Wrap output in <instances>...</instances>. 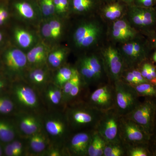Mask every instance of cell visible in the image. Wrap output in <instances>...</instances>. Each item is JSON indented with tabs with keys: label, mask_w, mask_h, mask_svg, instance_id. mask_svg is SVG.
Segmentation results:
<instances>
[{
	"label": "cell",
	"mask_w": 156,
	"mask_h": 156,
	"mask_svg": "<svg viewBox=\"0 0 156 156\" xmlns=\"http://www.w3.org/2000/svg\"><path fill=\"white\" fill-rule=\"evenodd\" d=\"M64 112L73 133L95 130L105 112L90 106L86 101H80L67 105Z\"/></svg>",
	"instance_id": "6da1fadb"
},
{
	"label": "cell",
	"mask_w": 156,
	"mask_h": 156,
	"mask_svg": "<svg viewBox=\"0 0 156 156\" xmlns=\"http://www.w3.org/2000/svg\"><path fill=\"white\" fill-rule=\"evenodd\" d=\"M12 92L18 111L43 114L47 110L40 92L23 80L14 81Z\"/></svg>",
	"instance_id": "7a4b0ae2"
},
{
	"label": "cell",
	"mask_w": 156,
	"mask_h": 156,
	"mask_svg": "<svg viewBox=\"0 0 156 156\" xmlns=\"http://www.w3.org/2000/svg\"><path fill=\"white\" fill-rule=\"evenodd\" d=\"M43 127L51 144L63 147L72 132L64 111L48 110L42 114Z\"/></svg>",
	"instance_id": "3957f363"
},
{
	"label": "cell",
	"mask_w": 156,
	"mask_h": 156,
	"mask_svg": "<svg viewBox=\"0 0 156 156\" xmlns=\"http://www.w3.org/2000/svg\"><path fill=\"white\" fill-rule=\"evenodd\" d=\"M115 109L123 116L132 111L140 103L139 95L132 85L120 80L115 82Z\"/></svg>",
	"instance_id": "277c9868"
},
{
	"label": "cell",
	"mask_w": 156,
	"mask_h": 156,
	"mask_svg": "<svg viewBox=\"0 0 156 156\" xmlns=\"http://www.w3.org/2000/svg\"><path fill=\"white\" fill-rule=\"evenodd\" d=\"M5 69L11 80H23L28 68L26 53L19 48H11L6 50L2 56Z\"/></svg>",
	"instance_id": "5b68a950"
},
{
	"label": "cell",
	"mask_w": 156,
	"mask_h": 156,
	"mask_svg": "<svg viewBox=\"0 0 156 156\" xmlns=\"http://www.w3.org/2000/svg\"><path fill=\"white\" fill-rule=\"evenodd\" d=\"M115 108L105 112L95 131L107 143L121 144L120 126L121 117Z\"/></svg>",
	"instance_id": "8992f818"
},
{
	"label": "cell",
	"mask_w": 156,
	"mask_h": 156,
	"mask_svg": "<svg viewBox=\"0 0 156 156\" xmlns=\"http://www.w3.org/2000/svg\"><path fill=\"white\" fill-rule=\"evenodd\" d=\"M149 136L139 125L126 117H121L120 138L125 148L146 143Z\"/></svg>",
	"instance_id": "52a82bcc"
},
{
	"label": "cell",
	"mask_w": 156,
	"mask_h": 156,
	"mask_svg": "<svg viewBox=\"0 0 156 156\" xmlns=\"http://www.w3.org/2000/svg\"><path fill=\"white\" fill-rule=\"evenodd\" d=\"M14 121L20 137L25 138L43 128L42 114L17 111Z\"/></svg>",
	"instance_id": "ba28073f"
},
{
	"label": "cell",
	"mask_w": 156,
	"mask_h": 156,
	"mask_svg": "<svg viewBox=\"0 0 156 156\" xmlns=\"http://www.w3.org/2000/svg\"><path fill=\"white\" fill-rule=\"evenodd\" d=\"M156 109L153 102L146 100L142 103L140 102L132 111L123 116L139 125L150 136L154 127Z\"/></svg>",
	"instance_id": "9c48e42d"
},
{
	"label": "cell",
	"mask_w": 156,
	"mask_h": 156,
	"mask_svg": "<svg viewBox=\"0 0 156 156\" xmlns=\"http://www.w3.org/2000/svg\"><path fill=\"white\" fill-rule=\"evenodd\" d=\"M95 130L72 133L63 146L65 156H88V149Z\"/></svg>",
	"instance_id": "30bf717a"
},
{
	"label": "cell",
	"mask_w": 156,
	"mask_h": 156,
	"mask_svg": "<svg viewBox=\"0 0 156 156\" xmlns=\"http://www.w3.org/2000/svg\"><path fill=\"white\" fill-rule=\"evenodd\" d=\"M115 96L114 84H106L93 91L86 102L90 106L105 112L115 108Z\"/></svg>",
	"instance_id": "8fae6325"
},
{
	"label": "cell",
	"mask_w": 156,
	"mask_h": 156,
	"mask_svg": "<svg viewBox=\"0 0 156 156\" xmlns=\"http://www.w3.org/2000/svg\"><path fill=\"white\" fill-rule=\"evenodd\" d=\"M53 71L48 64L37 67H28L23 80L41 92L52 82Z\"/></svg>",
	"instance_id": "7c38bea8"
},
{
	"label": "cell",
	"mask_w": 156,
	"mask_h": 156,
	"mask_svg": "<svg viewBox=\"0 0 156 156\" xmlns=\"http://www.w3.org/2000/svg\"><path fill=\"white\" fill-rule=\"evenodd\" d=\"M104 58L107 72L114 83L121 80L124 72V60L118 51L111 47L105 51Z\"/></svg>",
	"instance_id": "4fadbf2b"
},
{
	"label": "cell",
	"mask_w": 156,
	"mask_h": 156,
	"mask_svg": "<svg viewBox=\"0 0 156 156\" xmlns=\"http://www.w3.org/2000/svg\"><path fill=\"white\" fill-rule=\"evenodd\" d=\"M100 33L99 27L93 23L80 25L73 34V41L79 48H87L95 43Z\"/></svg>",
	"instance_id": "5bb4252c"
},
{
	"label": "cell",
	"mask_w": 156,
	"mask_h": 156,
	"mask_svg": "<svg viewBox=\"0 0 156 156\" xmlns=\"http://www.w3.org/2000/svg\"><path fill=\"white\" fill-rule=\"evenodd\" d=\"M24 138L26 145V156H43L51 144L43 127L36 133Z\"/></svg>",
	"instance_id": "9a60e30c"
},
{
	"label": "cell",
	"mask_w": 156,
	"mask_h": 156,
	"mask_svg": "<svg viewBox=\"0 0 156 156\" xmlns=\"http://www.w3.org/2000/svg\"><path fill=\"white\" fill-rule=\"evenodd\" d=\"M12 6L19 17L27 22H34L41 14L38 0H14Z\"/></svg>",
	"instance_id": "2e32d148"
},
{
	"label": "cell",
	"mask_w": 156,
	"mask_h": 156,
	"mask_svg": "<svg viewBox=\"0 0 156 156\" xmlns=\"http://www.w3.org/2000/svg\"><path fill=\"white\" fill-rule=\"evenodd\" d=\"M14 38L18 48L23 51H28L40 41L33 31L21 27H17L14 30Z\"/></svg>",
	"instance_id": "e0dca14e"
},
{
	"label": "cell",
	"mask_w": 156,
	"mask_h": 156,
	"mask_svg": "<svg viewBox=\"0 0 156 156\" xmlns=\"http://www.w3.org/2000/svg\"><path fill=\"white\" fill-rule=\"evenodd\" d=\"M50 51L47 44L40 41L26 53L28 67H37L47 65Z\"/></svg>",
	"instance_id": "ac0fdd59"
},
{
	"label": "cell",
	"mask_w": 156,
	"mask_h": 156,
	"mask_svg": "<svg viewBox=\"0 0 156 156\" xmlns=\"http://www.w3.org/2000/svg\"><path fill=\"white\" fill-rule=\"evenodd\" d=\"M41 95L47 110L64 111L61 101L54 92L52 82L41 92Z\"/></svg>",
	"instance_id": "d6986e66"
},
{
	"label": "cell",
	"mask_w": 156,
	"mask_h": 156,
	"mask_svg": "<svg viewBox=\"0 0 156 156\" xmlns=\"http://www.w3.org/2000/svg\"><path fill=\"white\" fill-rule=\"evenodd\" d=\"M135 35V30L126 20H119L114 23L112 36L115 40L125 41L133 38Z\"/></svg>",
	"instance_id": "ffe728a7"
},
{
	"label": "cell",
	"mask_w": 156,
	"mask_h": 156,
	"mask_svg": "<svg viewBox=\"0 0 156 156\" xmlns=\"http://www.w3.org/2000/svg\"><path fill=\"white\" fill-rule=\"evenodd\" d=\"M53 73L52 83L61 89L78 72L76 68L62 65Z\"/></svg>",
	"instance_id": "44dd1931"
},
{
	"label": "cell",
	"mask_w": 156,
	"mask_h": 156,
	"mask_svg": "<svg viewBox=\"0 0 156 156\" xmlns=\"http://www.w3.org/2000/svg\"><path fill=\"white\" fill-rule=\"evenodd\" d=\"M18 136L19 135L14 122L0 119L1 142L5 144L11 142Z\"/></svg>",
	"instance_id": "7402d4cb"
},
{
	"label": "cell",
	"mask_w": 156,
	"mask_h": 156,
	"mask_svg": "<svg viewBox=\"0 0 156 156\" xmlns=\"http://www.w3.org/2000/svg\"><path fill=\"white\" fill-rule=\"evenodd\" d=\"M67 52L62 48H57L50 50L48 54L47 64L53 71L58 69L63 65Z\"/></svg>",
	"instance_id": "603a6c76"
},
{
	"label": "cell",
	"mask_w": 156,
	"mask_h": 156,
	"mask_svg": "<svg viewBox=\"0 0 156 156\" xmlns=\"http://www.w3.org/2000/svg\"><path fill=\"white\" fill-rule=\"evenodd\" d=\"M125 3L120 0H114L108 2L103 9L106 18L113 20L119 17L122 13Z\"/></svg>",
	"instance_id": "cb8c5ba5"
},
{
	"label": "cell",
	"mask_w": 156,
	"mask_h": 156,
	"mask_svg": "<svg viewBox=\"0 0 156 156\" xmlns=\"http://www.w3.org/2000/svg\"><path fill=\"white\" fill-rule=\"evenodd\" d=\"M101 0H70V9L80 13L88 12L95 8Z\"/></svg>",
	"instance_id": "d4e9b609"
},
{
	"label": "cell",
	"mask_w": 156,
	"mask_h": 156,
	"mask_svg": "<svg viewBox=\"0 0 156 156\" xmlns=\"http://www.w3.org/2000/svg\"><path fill=\"white\" fill-rule=\"evenodd\" d=\"M18 111L12 98L0 95V114L9 115Z\"/></svg>",
	"instance_id": "484cf974"
},
{
	"label": "cell",
	"mask_w": 156,
	"mask_h": 156,
	"mask_svg": "<svg viewBox=\"0 0 156 156\" xmlns=\"http://www.w3.org/2000/svg\"><path fill=\"white\" fill-rule=\"evenodd\" d=\"M126 156V148L122 144L106 143L103 152V156Z\"/></svg>",
	"instance_id": "4316f807"
},
{
	"label": "cell",
	"mask_w": 156,
	"mask_h": 156,
	"mask_svg": "<svg viewBox=\"0 0 156 156\" xmlns=\"http://www.w3.org/2000/svg\"><path fill=\"white\" fill-rule=\"evenodd\" d=\"M38 1L42 16L48 19L54 17V15L56 14V11L53 0Z\"/></svg>",
	"instance_id": "83f0119b"
},
{
	"label": "cell",
	"mask_w": 156,
	"mask_h": 156,
	"mask_svg": "<svg viewBox=\"0 0 156 156\" xmlns=\"http://www.w3.org/2000/svg\"><path fill=\"white\" fill-rule=\"evenodd\" d=\"M90 68L95 73L98 80L99 81L102 75V66L100 60L96 56L92 55L83 57Z\"/></svg>",
	"instance_id": "f1b7e54d"
},
{
	"label": "cell",
	"mask_w": 156,
	"mask_h": 156,
	"mask_svg": "<svg viewBox=\"0 0 156 156\" xmlns=\"http://www.w3.org/2000/svg\"><path fill=\"white\" fill-rule=\"evenodd\" d=\"M82 78L81 77L79 73V72L76 73V74L71 79L66 82L64 84V86L62 88V95H63V108H65L66 106V102L67 100L68 96L69 94L71 89H73L74 86L76 85L78 82L80 81Z\"/></svg>",
	"instance_id": "f546056e"
},
{
	"label": "cell",
	"mask_w": 156,
	"mask_h": 156,
	"mask_svg": "<svg viewBox=\"0 0 156 156\" xmlns=\"http://www.w3.org/2000/svg\"><path fill=\"white\" fill-rule=\"evenodd\" d=\"M85 86H87V85L83 81V79L74 86L68 96L66 107L68 105L79 101L78 98L80 95L81 92L83 89V87Z\"/></svg>",
	"instance_id": "4dcf8cb0"
},
{
	"label": "cell",
	"mask_w": 156,
	"mask_h": 156,
	"mask_svg": "<svg viewBox=\"0 0 156 156\" xmlns=\"http://www.w3.org/2000/svg\"><path fill=\"white\" fill-rule=\"evenodd\" d=\"M138 95L141 96H155L156 88L151 83H144L136 85H132Z\"/></svg>",
	"instance_id": "1f68e13d"
},
{
	"label": "cell",
	"mask_w": 156,
	"mask_h": 156,
	"mask_svg": "<svg viewBox=\"0 0 156 156\" xmlns=\"http://www.w3.org/2000/svg\"><path fill=\"white\" fill-rule=\"evenodd\" d=\"M11 143L15 156H26V145L24 138L18 136Z\"/></svg>",
	"instance_id": "d6a6232c"
},
{
	"label": "cell",
	"mask_w": 156,
	"mask_h": 156,
	"mask_svg": "<svg viewBox=\"0 0 156 156\" xmlns=\"http://www.w3.org/2000/svg\"><path fill=\"white\" fill-rule=\"evenodd\" d=\"M48 20L52 29L53 41L58 40L61 36L62 33V23L58 18L54 17L49 18Z\"/></svg>",
	"instance_id": "836d02e7"
},
{
	"label": "cell",
	"mask_w": 156,
	"mask_h": 156,
	"mask_svg": "<svg viewBox=\"0 0 156 156\" xmlns=\"http://www.w3.org/2000/svg\"><path fill=\"white\" fill-rule=\"evenodd\" d=\"M122 49L124 54L128 59L127 62L131 65L134 64L137 59L134 51V42L125 44L123 45Z\"/></svg>",
	"instance_id": "e575fe53"
},
{
	"label": "cell",
	"mask_w": 156,
	"mask_h": 156,
	"mask_svg": "<svg viewBox=\"0 0 156 156\" xmlns=\"http://www.w3.org/2000/svg\"><path fill=\"white\" fill-rule=\"evenodd\" d=\"M126 156H147V151L145 148L140 145L132 146L126 147Z\"/></svg>",
	"instance_id": "d590c367"
},
{
	"label": "cell",
	"mask_w": 156,
	"mask_h": 156,
	"mask_svg": "<svg viewBox=\"0 0 156 156\" xmlns=\"http://www.w3.org/2000/svg\"><path fill=\"white\" fill-rule=\"evenodd\" d=\"M40 33L42 37L46 41H53L52 29L48 19L42 22L40 27Z\"/></svg>",
	"instance_id": "8d00e7d4"
},
{
	"label": "cell",
	"mask_w": 156,
	"mask_h": 156,
	"mask_svg": "<svg viewBox=\"0 0 156 156\" xmlns=\"http://www.w3.org/2000/svg\"><path fill=\"white\" fill-rule=\"evenodd\" d=\"M65 156L63 147H59L52 145L48 147L44 153L43 156Z\"/></svg>",
	"instance_id": "74e56055"
},
{
	"label": "cell",
	"mask_w": 156,
	"mask_h": 156,
	"mask_svg": "<svg viewBox=\"0 0 156 156\" xmlns=\"http://www.w3.org/2000/svg\"><path fill=\"white\" fill-rule=\"evenodd\" d=\"M98 137H99V134L95 130L88 147L87 156H95Z\"/></svg>",
	"instance_id": "f35d334b"
},
{
	"label": "cell",
	"mask_w": 156,
	"mask_h": 156,
	"mask_svg": "<svg viewBox=\"0 0 156 156\" xmlns=\"http://www.w3.org/2000/svg\"><path fill=\"white\" fill-rule=\"evenodd\" d=\"M141 10L143 20V26L151 25L154 22L153 13L148 9L141 8Z\"/></svg>",
	"instance_id": "ab89813d"
},
{
	"label": "cell",
	"mask_w": 156,
	"mask_h": 156,
	"mask_svg": "<svg viewBox=\"0 0 156 156\" xmlns=\"http://www.w3.org/2000/svg\"><path fill=\"white\" fill-rule=\"evenodd\" d=\"M122 77L123 78V80H121L130 85L134 86L139 84V82L131 71L127 72L126 74L122 73L121 78Z\"/></svg>",
	"instance_id": "60d3db41"
},
{
	"label": "cell",
	"mask_w": 156,
	"mask_h": 156,
	"mask_svg": "<svg viewBox=\"0 0 156 156\" xmlns=\"http://www.w3.org/2000/svg\"><path fill=\"white\" fill-rule=\"evenodd\" d=\"M9 12L4 4H0V26L2 25L9 18Z\"/></svg>",
	"instance_id": "b9f144b4"
},
{
	"label": "cell",
	"mask_w": 156,
	"mask_h": 156,
	"mask_svg": "<svg viewBox=\"0 0 156 156\" xmlns=\"http://www.w3.org/2000/svg\"><path fill=\"white\" fill-rule=\"evenodd\" d=\"M106 143V141L99 134L95 156H103L104 150Z\"/></svg>",
	"instance_id": "7bdbcfd3"
},
{
	"label": "cell",
	"mask_w": 156,
	"mask_h": 156,
	"mask_svg": "<svg viewBox=\"0 0 156 156\" xmlns=\"http://www.w3.org/2000/svg\"><path fill=\"white\" fill-rule=\"evenodd\" d=\"M154 1V0H133L131 4L134 3V5L139 7H149L152 5Z\"/></svg>",
	"instance_id": "ee69618b"
},
{
	"label": "cell",
	"mask_w": 156,
	"mask_h": 156,
	"mask_svg": "<svg viewBox=\"0 0 156 156\" xmlns=\"http://www.w3.org/2000/svg\"><path fill=\"white\" fill-rule=\"evenodd\" d=\"M3 152L6 156H15V153L11 142L6 143L3 148Z\"/></svg>",
	"instance_id": "f6af8a7d"
},
{
	"label": "cell",
	"mask_w": 156,
	"mask_h": 156,
	"mask_svg": "<svg viewBox=\"0 0 156 156\" xmlns=\"http://www.w3.org/2000/svg\"><path fill=\"white\" fill-rule=\"evenodd\" d=\"M131 72L139 82V84L144 83H150L143 76L141 73L139 71L134 69L131 71Z\"/></svg>",
	"instance_id": "bcb514c9"
},
{
	"label": "cell",
	"mask_w": 156,
	"mask_h": 156,
	"mask_svg": "<svg viewBox=\"0 0 156 156\" xmlns=\"http://www.w3.org/2000/svg\"><path fill=\"white\" fill-rule=\"evenodd\" d=\"M141 47H140L139 44L134 42V51L137 60V59H138L139 57L140 56L141 51Z\"/></svg>",
	"instance_id": "7dc6e473"
},
{
	"label": "cell",
	"mask_w": 156,
	"mask_h": 156,
	"mask_svg": "<svg viewBox=\"0 0 156 156\" xmlns=\"http://www.w3.org/2000/svg\"><path fill=\"white\" fill-rule=\"evenodd\" d=\"M148 72L149 64L148 63H145L143 66L142 70H141V71L140 72V73H141V75H142L146 79Z\"/></svg>",
	"instance_id": "c3c4849f"
},
{
	"label": "cell",
	"mask_w": 156,
	"mask_h": 156,
	"mask_svg": "<svg viewBox=\"0 0 156 156\" xmlns=\"http://www.w3.org/2000/svg\"><path fill=\"white\" fill-rule=\"evenodd\" d=\"M149 70L151 75L153 77L154 80L156 82V70L155 68L151 65L149 64Z\"/></svg>",
	"instance_id": "681fc988"
},
{
	"label": "cell",
	"mask_w": 156,
	"mask_h": 156,
	"mask_svg": "<svg viewBox=\"0 0 156 156\" xmlns=\"http://www.w3.org/2000/svg\"><path fill=\"white\" fill-rule=\"evenodd\" d=\"M8 86L7 82L3 78L0 77V91L4 90Z\"/></svg>",
	"instance_id": "f907efd6"
},
{
	"label": "cell",
	"mask_w": 156,
	"mask_h": 156,
	"mask_svg": "<svg viewBox=\"0 0 156 156\" xmlns=\"http://www.w3.org/2000/svg\"><path fill=\"white\" fill-rule=\"evenodd\" d=\"M120 1H122L123 2L125 3L126 4H128V5H131L132 4L133 0H120Z\"/></svg>",
	"instance_id": "816d5d0a"
},
{
	"label": "cell",
	"mask_w": 156,
	"mask_h": 156,
	"mask_svg": "<svg viewBox=\"0 0 156 156\" xmlns=\"http://www.w3.org/2000/svg\"><path fill=\"white\" fill-rule=\"evenodd\" d=\"M3 153V150L2 146L0 145V156L2 155Z\"/></svg>",
	"instance_id": "f5cc1de1"
},
{
	"label": "cell",
	"mask_w": 156,
	"mask_h": 156,
	"mask_svg": "<svg viewBox=\"0 0 156 156\" xmlns=\"http://www.w3.org/2000/svg\"><path fill=\"white\" fill-rule=\"evenodd\" d=\"M3 40V35L0 32V42L2 41Z\"/></svg>",
	"instance_id": "db71d44e"
},
{
	"label": "cell",
	"mask_w": 156,
	"mask_h": 156,
	"mask_svg": "<svg viewBox=\"0 0 156 156\" xmlns=\"http://www.w3.org/2000/svg\"><path fill=\"white\" fill-rule=\"evenodd\" d=\"M153 59L154 61L156 62V52L154 53V54Z\"/></svg>",
	"instance_id": "11a10c76"
},
{
	"label": "cell",
	"mask_w": 156,
	"mask_h": 156,
	"mask_svg": "<svg viewBox=\"0 0 156 156\" xmlns=\"http://www.w3.org/2000/svg\"><path fill=\"white\" fill-rule=\"evenodd\" d=\"M101 1H104L105 2H112V1H114V0H101Z\"/></svg>",
	"instance_id": "9f6ffc18"
},
{
	"label": "cell",
	"mask_w": 156,
	"mask_h": 156,
	"mask_svg": "<svg viewBox=\"0 0 156 156\" xmlns=\"http://www.w3.org/2000/svg\"><path fill=\"white\" fill-rule=\"evenodd\" d=\"M155 44H156V42H155Z\"/></svg>",
	"instance_id": "6f0895ef"
}]
</instances>
